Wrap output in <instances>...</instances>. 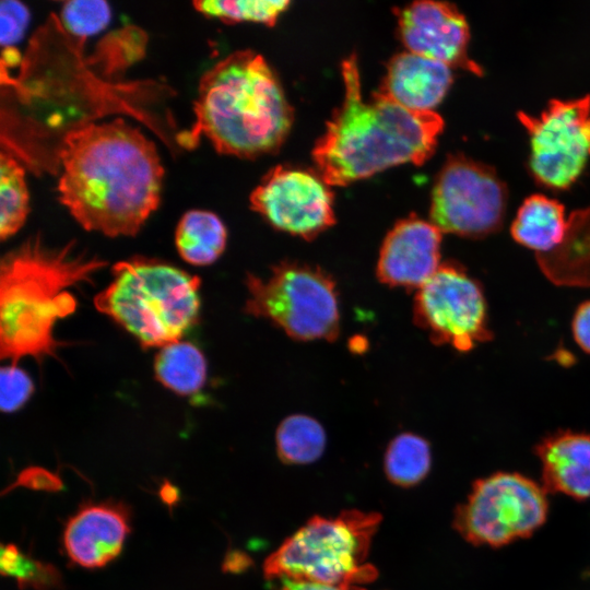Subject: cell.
Returning <instances> with one entry per match:
<instances>
[{
  "label": "cell",
  "mask_w": 590,
  "mask_h": 590,
  "mask_svg": "<svg viewBox=\"0 0 590 590\" xmlns=\"http://www.w3.org/2000/svg\"><path fill=\"white\" fill-rule=\"evenodd\" d=\"M58 160V199L85 231L134 236L158 208L164 168L156 146L123 119L75 126Z\"/></svg>",
  "instance_id": "obj_1"
},
{
  "label": "cell",
  "mask_w": 590,
  "mask_h": 590,
  "mask_svg": "<svg viewBox=\"0 0 590 590\" xmlns=\"http://www.w3.org/2000/svg\"><path fill=\"white\" fill-rule=\"evenodd\" d=\"M344 99L317 141L312 157L329 186H346L404 163L421 165L444 130L433 111H413L380 93L364 102L355 55L342 62Z\"/></svg>",
  "instance_id": "obj_2"
},
{
  "label": "cell",
  "mask_w": 590,
  "mask_h": 590,
  "mask_svg": "<svg viewBox=\"0 0 590 590\" xmlns=\"http://www.w3.org/2000/svg\"><path fill=\"white\" fill-rule=\"evenodd\" d=\"M107 262L74 243L47 245L34 235L4 255L0 264V356L13 365L55 354L58 320L72 315L70 288L92 282Z\"/></svg>",
  "instance_id": "obj_3"
},
{
  "label": "cell",
  "mask_w": 590,
  "mask_h": 590,
  "mask_svg": "<svg viewBox=\"0 0 590 590\" xmlns=\"http://www.w3.org/2000/svg\"><path fill=\"white\" fill-rule=\"evenodd\" d=\"M188 141L204 135L221 154L256 157L276 150L293 123V109L264 60L235 51L205 71L193 103Z\"/></svg>",
  "instance_id": "obj_4"
},
{
  "label": "cell",
  "mask_w": 590,
  "mask_h": 590,
  "mask_svg": "<svg viewBox=\"0 0 590 590\" xmlns=\"http://www.w3.org/2000/svg\"><path fill=\"white\" fill-rule=\"evenodd\" d=\"M111 274V282L94 298L95 308L143 347L181 341L198 321L199 276L142 256L115 263Z\"/></svg>",
  "instance_id": "obj_5"
},
{
  "label": "cell",
  "mask_w": 590,
  "mask_h": 590,
  "mask_svg": "<svg viewBox=\"0 0 590 590\" xmlns=\"http://www.w3.org/2000/svg\"><path fill=\"white\" fill-rule=\"evenodd\" d=\"M380 520L356 509L335 518L315 516L266 559L264 575L333 586L369 582L376 569L366 559Z\"/></svg>",
  "instance_id": "obj_6"
},
{
  "label": "cell",
  "mask_w": 590,
  "mask_h": 590,
  "mask_svg": "<svg viewBox=\"0 0 590 590\" xmlns=\"http://www.w3.org/2000/svg\"><path fill=\"white\" fill-rule=\"evenodd\" d=\"M245 312L268 319L297 341L337 339L339 293L333 278L306 262L282 261L267 278L248 273Z\"/></svg>",
  "instance_id": "obj_7"
},
{
  "label": "cell",
  "mask_w": 590,
  "mask_h": 590,
  "mask_svg": "<svg viewBox=\"0 0 590 590\" xmlns=\"http://www.w3.org/2000/svg\"><path fill=\"white\" fill-rule=\"evenodd\" d=\"M547 511L544 486L519 473L496 472L473 483L453 527L474 545L500 547L533 534Z\"/></svg>",
  "instance_id": "obj_8"
},
{
  "label": "cell",
  "mask_w": 590,
  "mask_h": 590,
  "mask_svg": "<svg viewBox=\"0 0 590 590\" xmlns=\"http://www.w3.org/2000/svg\"><path fill=\"white\" fill-rule=\"evenodd\" d=\"M507 197L506 185L492 166L453 154L434 185L430 222L441 233L482 238L502 227Z\"/></svg>",
  "instance_id": "obj_9"
},
{
  "label": "cell",
  "mask_w": 590,
  "mask_h": 590,
  "mask_svg": "<svg viewBox=\"0 0 590 590\" xmlns=\"http://www.w3.org/2000/svg\"><path fill=\"white\" fill-rule=\"evenodd\" d=\"M413 319L435 344H448L459 352H468L491 338L483 291L453 261L441 263L416 290Z\"/></svg>",
  "instance_id": "obj_10"
},
{
  "label": "cell",
  "mask_w": 590,
  "mask_h": 590,
  "mask_svg": "<svg viewBox=\"0 0 590 590\" xmlns=\"http://www.w3.org/2000/svg\"><path fill=\"white\" fill-rule=\"evenodd\" d=\"M530 137V172L540 185L569 188L590 160V95L553 99L538 117L518 113Z\"/></svg>",
  "instance_id": "obj_11"
},
{
  "label": "cell",
  "mask_w": 590,
  "mask_h": 590,
  "mask_svg": "<svg viewBox=\"0 0 590 590\" xmlns=\"http://www.w3.org/2000/svg\"><path fill=\"white\" fill-rule=\"evenodd\" d=\"M308 170L276 166L250 194V204L280 231L314 239L335 222L333 194Z\"/></svg>",
  "instance_id": "obj_12"
},
{
  "label": "cell",
  "mask_w": 590,
  "mask_h": 590,
  "mask_svg": "<svg viewBox=\"0 0 590 590\" xmlns=\"http://www.w3.org/2000/svg\"><path fill=\"white\" fill-rule=\"evenodd\" d=\"M398 21L401 39L410 52L483 74L482 67L468 55L469 25L453 4L413 2L398 12Z\"/></svg>",
  "instance_id": "obj_13"
},
{
  "label": "cell",
  "mask_w": 590,
  "mask_h": 590,
  "mask_svg": "<svg viewBox=\"0 0 590 590\" xmlns=\"http://www.w3.org/2000/svg\"><path fill=\"white\" fill-rule=\"evenodd\" d=\"M441 232L414 215L398 221L386 235L376 267L390 287L418 290L440 267Z\"/></svg>",
  "instance_id": "obj_14"
},
{
  "label": "cell",
  "mask_w": 590,
  "mask_h": 590,
  "mask_svg": "<svg viewBox=\"0 0 590 590\" xmlns=\"http://www.w3.org/2000/svg\"><path fill=\"white\" fill-rule=\"evenodd\" d=\"M129 533L130 510L123 503H86L68 519L62 545L75 565L101 568L121 553Z\"/></svg>",
  "instance_id": "obj_15"
},
{
  "label": "cell",
  "mask_w": 590,
  "mask_h": 590,
  "mask_svg": "<svg viewBox=\"0 0 590 590\" xmlns=\"http://www.w3.org/2000/svg\"><path fill=\"white\" fill-rule=\"evenodd\" d=\"M452 83L451 68L410 51L396 55L378 91L403 108L433 111Z\"/></svg>",
  "instance_id": "obj_16"
},
{
  "label": "cell",
  "mask_w": 590,
  "mask_h": 590,
  "mask_svg": "<svg viewBox=\"0 0 590 590\" xmlns=\"http://www.w3.org/2000/svg\"><path fill=\"white\" fill-rule=\"evenodd\" d=\"M544 488L575 499L590 498V435L557 432L535 447Z\"/></svg>",
  "instance_id": "obj_17"
},
{
  "label": "cell",
  "mask_w": 590,
  "mask_h": 590,
  "mask_svg": "<svg viewBox=\"0 0 590 590\" xmlns=\"http://www.w3.org/2000/svg\"><path fill=\"white\" fill-rule=\"evenodd\" d=\"M536 259L552 282L590 286V205L571 212L562 243Z\"/></svg>",
  "instance_id": "obj_18"
},
{
  "label": "cell",
  "mask_w": 590,
  "mask_h": 590,
  "mask_svg": "<svg viewBox=\"0 0 590 590\" xmlns=\"http://www.w3.org/2000/svg\"><path fill=\"white\" fill-rule=\"evenodd\" d=\"M567 221L562 203L543 194H532L519 208L510 232L518 244L543 255L562 243Z\"/></svg>",
  "instance_id": "obj_19"
},
{
  "label": "cell",
  "mask_w": 590,
  "mask_h": 590,
  "mask_svg": "<svg viewBox=\"0 0 590 590\" xmlns=\"http://www.w3.org/2000/svg\"><path fill=\"white\" fill-rule=\"evenodd\" d=\"M227 232L221 219L205 210H190L175 231L177 251L186 262L203 267L215 262L226 247Z\"/></svg>",
  "instance_id": "obj_20"
},
{
  "label": "cell",
  "mask_w": 590,
  "mask_h": 590,
  "mask_svg": "<svg viewBox=\"0 0 590 590\" xmlns=\"http://www.w3.org/2000/svg\"><path fill=\"white\" fill-rule=\"evenodd\" d=\"M157 381L180 396L200 391L206 380L203 353L192 343L178 341L160 349L154 359Z\"/></svg>",
  "instance_id": "obj_21"
},
{
  "label": "cell",
  "mask_w": 590,
  "mask_h": 590,
  "mask_svg": "<svg viewBox=\"0 0 590 590\" xmlns=\"http://www.w3.org/2000/svg\"><path fill=\"white\" fill-rule=\"evenodd\" d=\"M279 458L290 464H306L316 461L326 447L322 425L305 414L285 417L275 433Z\"/></svg>",
  "instance_id": "obj_22"
},
{
  "label": "cell",
  "mask_w": 590,
  "mask_h": 590,
  "mask_svg": "<svg viewBox=\"0 0 590 590\" xmlns=\"http://www.w3.org/2000/svg\"><path fill=\"white\" fill-rule=\"evenodd\" d=\"M30 212V194L24 167L8 151L0 155V238L5 240L24 225Z\"/></svg>",
  "instance_id": "obj_23"
},
{
  "label": "cell",
  "mask_w": 590,
  "mask_h": 590,
  "mask_svg": "<svg viewBox=\"0 0 590 590\" xmlns=\"http://www.w3.org/2000/svg\"><path fill=\"white\" fill-rule=\"evenodd\" d=\"M432 464L430 447L426 439L413 434L396 436L385 453L387 477L399 486H413L428 473Z\"/></svg>",
  "instance_id": "obj_24"
},
{
  "label": "cell",
  "mask_w": 590,
  "mask_h": 590,
  "mask_svg": "<svg viewBox=\"0 0 590 590\" xmlns=\"http://www.w3.org/2000/svg\"><path fill=\"white\" fill-rule=\"evenodd\" d=\"M0 571L14 578L20 589L55 590L62 585L61 574L54 565L22 553L12 543L1 545Z\"/></svg>",
  "instance_id": "obj_25"
},
{
  "label": "cell",
  "mask_w": 590,
  "mask_h": 590,
  "mask_svg": "<svg viewBox=\"0 0 590 590\" xmlns=\"http://www.w3.org/2000/svg\"><path fill=\"white\" fill-rule=\"evenodd\" d=\"M288 1L226 0L194 1L193 8L208 17L226 23L258 22L273 25L279 15L287 8Z\"/></svg>",
  "instance_id": "obj_26"
},
{
  "label": "cell",
  "mask_w": 590,
  "mask_h": 590,
  "mask_svg": "<svg viewBox=\"0 0 590 590\" xmlns=\"http://www.w3.org/2000/svg\"><path fill=\"white\" fill-rule=\"evenodd\" d=\"M61 19L71 34L86 37L108 24L110 9L104 1H69L62 7Z\"/></svg>",
  "instance_id": "obj_27"
},
{
  "label": "cell",
  "mask_w": 590,
  "mask_h": 590,
  "mask_svg": "<svg viewBox=\"0 0 590 590\" xmlns=\"http://www.w3.org/2000/svg\"><path fill=\"white\" fill-rule=\"evenodd\" d=\"M34 392L30 376L17 365L10 364L1 368L0 406L4 413L20 410Z\"/></svg>",
  "instance_id": "obj_28"
},
{
  "label": "cell",
  "mask_w": 590,
  "mask_h": 590,
  "mask_svg": "<svg viewBox=\"0 0 590 590\" xmlns=\"http://www.w3.org/2000/svg\"><path fill=\"white\" fill-rule=\"evenodd\" d=\"M30 13L19 1L3 0L0 5V42L2 46L11 47L17 42L27 26Z\"/></svg>",
  "instance_id": "obj_29"
},
{
  "label": "cell",
  "mask_w": 590,
  "mask_h": 590,
  "mask_svg": "<svg viewBox=\"0 0 590 590\" xmlns=\"http://www.w3.org/2000/svg\"><path fill=\"white\" fill-rule=\"evenodd\" d=\"M16 487H26L35 491L59 492L63 488L61 477L42 467H28L20 472L16 480L2 493L11 492Z\"/></svg>",
  "instance_id": "obj_30"
},
{
  "label": "cell",
  "mask_w": 590,
  "mask_h": 590,
  "mask_svg": "<svg viewBox=\"0 0 590 590\" xmlns=\"http://www.w3.org/2000/svg\"><path fill=\"white\" fill-rule=\"evenodd\" d=\"M573 334L577 344L590 353V300L577 308L573 319Z\"/></svg>",
  "instance_id": "obj_31"
},
{
  "label": "cell",
  "mask_w": 590,
  "mask_h": 590,
  "mask_svg": "<svg viewBox=\"0 0 590 590\" xmlns=\"http://www.w3.org/2000/svg\"><path fill=\"white\" fill-rule=\"evenodd\" d=\"M279 590H364L358 586H333L292 578H279Z\"/></svg>",
  "instance_id": "obj_32"
},
{
  "label": "cell",
  "mask_w": 590,
  "mask_h": 590,
  "mask_svg": "<svg viewBox=\"0 0 590 590\" xmlns=\"http://www.w3.org/2000/svg\"><path fill=\"white\" fill-rule=\"evenodd\" d=\"M160 494L163 502L170 506L179 499L178 489L169 482L163 484Z\"/></svg>",
  "instance_id": "obj_33"
}]
</instances>
